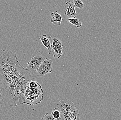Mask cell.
Masks as SVG:
<instances>
[{"mask_svg":"<svg viewBox=\"0 0 121 120\" xmlns=\"http://www.w3.org/2000/svg\"><path fill=\"white\" fill-rule=\"evenodd\" d=\"M35 79L19 62L16 54L3 50L0 53V97L11 107L24 104L25 91Z\"/></svg>","mask_w":121,"mask_h":120,"instance_id":"1","label":"cell"},{"mask_svg":"<svg viewBox=\"0 0 121 120\" xmlns=\"http://www.w3.org/2000/svg\"><path fill=\"white\" fill-rule=\"evenodd\" d=\"M57 106L62 112L63 120H80L78 110L75 105L68 99L61 100Z\"/></svg>","mask_w":121,"mask_h":120,"instance_id":"2","label":"cell"},{"mask_svg":"<svg viewBox=\"0 0 121 120\" xmlns=\"http://www.w3.org/2000/svg\"><path fill=\"white\" fill-rule=\"evenodd\" d=\"M43 91L40 84L37 87H31L28 86L25 91L24 104L29 105L40 104L43 99Z\"/></svg>","mask_w":121,"mask_h":120,"instance_id":"3","label":"cell"},{"mask_svg":"<svg viewBox=\"0 0 121 120\" xmlns=\"http://www.w3.org/2000/svg\"><path fill=\"white\" fill-rule=\"evenodd\" d=\"M53 61L48 58H45L36 71V73L38 76H44L48 73H50L52 70Z\"/></svg>","mask_w":121,"mask_h":120,"instance_id":"4","label":"cell"},{"mask_svg":"<svg viewBox=\"0 0 121 120\" xmlns=\"http://www.w3.org/2000/svg\"><path fill=\"white\" fill-rule=\"evenodd\" d=\"M63 45L59 39L54 38L52 41L51 50L54 58H60L62 55Z\"/></svg>","mask_w":121,"mask_h":120,"instance_id":"5","label":"cell"},{"mask_svg":"<svg viewBox=\"0 0 121 120\" xmlns=\"http://www.w3.org/2000/svg\"><path fill=\"white\" fill-rule=\"evenodd\" d=\"M45 58V57L40 55L33 56L30 61L28 62L26 69L30 71H36Z\"/></svg>","mask_w":121,"mask_h":120,"instance_id":"6","label":"cell"},{"mask_svg":"<svg viewBox=\"0 0 121 120\" xmlns=\"http://www.w3.org/2000/svg\"><path fill=\"white\" fill-rule=\"evenodd\" d=\"M66 4L69 5L64 13V14L68 17V18H74L77 17V14L75 10V7L73 2L68 1Z\"/></svg>","mask_w":121,"mask_h":120,"instance_id":"7","label":"cell"},{"mask_svg":"<svg viewBox=\"0 0 121 120\" xmlns=\"http://www.w3.org/2000/svg\"><path fill=\"white\" fill-rule=\"evenodd\" d=\"M39 39L44 46L47 49L49 54H51L52 52L51 45L52 41L51 36L47 37V35L44 34L41 35L39 37Z\"/></svg>","mask_w":121,"mask_h":120,"instance_id":"8","label":"cell"},{"mask_svg":"<svg viewBox=\"0 0 121 120\" xmlns=\"http://www.w3.org/2000/svg\"><path fill=\"white\" fill-rule=\"evenodd\" d=\"M50 22L55 25L59 26L61 24L62 20H63L61 15L58 13L57 11L52 12L51 13Z\"/></svg>","mask_w":121,"mask_h":120,"instance_id":"9","label":"cell"},{"mask_svg":"<svg viewBox=\"0 0 121 120\" xmlns=\"http://www.w3.org/2000/svg\"><path fill=\"white\" fill-rule=\"evenodd\" d=\"M51 113L54 120H63L62 112L58 107L53 109Z\"/></svg>","mask_w":121,"mask_h":120,"instance_id":"10","label":"cell"},{"mask_svg":"<svg viewBox=\"0 0 121 120\" xmlns=\"http://www.w3.org/2000/svg\"><path fill=\"white\" fill-rule=\"evenodd\" d=\"M66 20L71 24L74 25L76 27L79 28H81L82 26V22L78 18H76V17L68 18L66 19Z\"/></svg>","mask_w":121,"mask_h":120,"instance_id":"11","label":"cell"},{"mask_svg":"<svg viewBox=\"0 0 121 120\" xmlns=\"http://www.w3.org/2000/svg\"><path fill=\"white\" fill-rule=\"evenodd\" d=\"M73 1L75 7L82 10L84 7L85 5L81 0H73Z\"/></svg>","mask_w":121,"mask_h":120,"instance_id":"12","label":"cell"},{"mask_svg":"<svg viewBox=\"0 0 121 120\" xmlns=\"http://www.w3.org/2000/svg\"><path fill=\"white\" fill-rule=\"evenodd\" d=\"M42 120H54V119L52 115V113L50 112H48L46 114L41 118Z\"/></svg>","mask_w":121,"mask_h":120,"instance_id":"13","label":"cell"},{"mask_svg":"<svg viewBox=\"0 0 121 120\" xmlns=\"http://www.w3.org/2000/svg\"><path fill=\"white\" fill-rule=\"evenodd\" d=\"M1 99L0 97V106L1 104Z\"/></svg>","mask_w":121,"mask_h":120,"instance_id":"14","label":"cell"}]
</instances>
